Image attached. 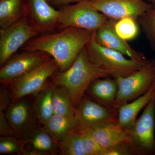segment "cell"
<instances>
[{"instance_id":"cell-4","label":"cell","mask_w":155,"mask_h":155,"mask_svg":"<svg viewBox=\"0 0 155 155\" xmlns=\"http://www.w3.org/2000/svg\"><path fill=\"white\" fill-rule=\"evenodd\" d=\"M118 91L114 107L119 108L144 94L155 81V60H147L140 69L125 77L115 78Z\"/></svg>"},{"instance_id":"cell-19","label":"cell","mask_w":155,"mask_h":155,"mask_svg":"<svg viewBox=\"0 0 155 155\" xmlns=\"http://www.w3.org/2000/svg\"><path fill=\"white\" fill-rule=\"evenodd\" d=\"M155 97V81L146 93L130 102L125 103L118 108V123L124 129L131 126L139 113Z\"/></svg>"},{"instance_id":"cell-10","label":"cell","mask_w":155,"mask_h":155,"mask_svg":"<svg viewBox=\"0 0 155 155\" xmlns=\"http://www.w3.org/2000/svg\"><path fill=\"white\" fill-rule=\"evenodd\" d=\"M47 0H24V17L40 35L61 30L58 10Z\"/></svg>"},{"instance_id":"cell-14","label":"cell","mask_w":155,"mask_h":155,"mask_svg":"<svg viewBox=\"0 0 155 155\" xmlns=\"http://www.w3.org/2000/svg\"><path fill=\"white\" fill-rule=\"evenodd\" d=\"M117 20L108 19L97 30L95 31L96 41L101 45L119 52L129 58L143 62L147 59L142 53L136 51L117 34L114 25Z\"/></svg>"},{"instance_id":"cell-1","label":"cell","mask_w":155,"mask_h":155,"mask_svg":"<svg viewBox=\"0 0 155 155\" xmlns=\"http://www.w3.org/2000/svg\"><path fill=\"white\" fill-rule=\"evenodd\" d=\"M94 32L67 27L55 32L40 35L28 41L20 50L48 53L57 62L59 71L64 72L72 66L80 51L91 39Z\"/></svg>"},{"instance_id":"cell-30","label":"cell","mask_w":155,"mask_h":155,"mask_svg":"<svg viewBox=\"0 0 155 155\" xmlns=\"http://www.w3.org/2000/svg\"><path fill=\"white\" fill-rule=\"evenodd\" d=\"M84 1L89 0H51V4L59 8L61 6L69 5L71 3H78Z\"/></svg>"},{"instance_id":"cell-18","label":"cell","mask_w":155,"mask_h":155,"mask_svg":"<svg viewBox=\"0 0 155 155\" xmlns=\"http://www.w3.org/2000/svg\"><path fill=\"white\" fill-rule=\"evenodd\" d=\"M118 91L117 81L109 76L93 81L86 92L87 96L100 104L108 107H115Z\"/></svg>"},{"instance_id":"cell-2","label":"cell","mask_w":155,"mask_h":155,"mask_svg":"<svg viewBox=\"0 0 155 155\" xmlns=\"http://www.w3.org/2000/svg\"><path fill=\"white\" fill-rule=\"evenodd\" d=\"M110 76L107 71L91 61L85 46L70 68L64 72L58 70L51 78L56 85L63 87L68 91L76 109L93 81Z\"/></svg>"},{"instance_id":"cell-24","label":"cell","mask_w":155,"mask_h":155,"mask_svg":"<svg viewBox=\"0 0 155 155\" xmlns=\"http://www.w3.org/2000/svg\"><path fill=\"white\" fill-rule=\"evenodd\" d=\"M136 20L130 17H124L117 20L114 25L116 33L126 41L136 38L139 32V27Z\"/></svg>"},{"instance_id":"cell-21","label":"cell","mask_w":155,"mask_h":155,"mask_svg":"<svg viewBox=\"0 0 155 155\" xmlns=\"http://www.w3.org/2000/svg\"><path fill=\"white\" fill-rule=\"evenodd\" d=\"M78 125L75 115L65 116L53 114L43 126L58 143L74 131Z\"/></svg>"},{"instance_id":"cell-17","label":"cell","mask_w":155,"mask_h":155,"mask_svg":"<svg viewBox=\"0 0 155 155\" xmlns=\"http://www.w3.org/2000/svg\"><path fill=\"white\" fill-rule=\"evenodd\" d=\"M56 86L52 80H48L42 88L31 95L33 100L30 103L38 124L44 125L54 114L52 97Z\"/></svg>"},{"instance_id":"cell-32","label":"cell","mask_w":155,"mask_h":155,"mask_svg":"<svg viewBox=\"0 0 155 155\" xmlns=\"http://www.w3.org/2000/svg\"><path fill=\"white\" fill-rule=\"evenodd\" d=\"M146 1H149V0H146Z\"/></svg>"},{"instance_id":"cell-15","label":"cell","mask_w":155,"mask_h":155,"mask_svg":"<svg viewBox=\"0 0 155 155\" xmlns=\"http://www.w3.org/2000/svg\"><path fill=\"white\" fill-rule=\"evenodd\" d=\"M5 115L15 134L20 138L37 123L26 97L11 103Z\"/></svg>"},{"instance_id":"cell-7","label":"cell","mask_w":155,"mask_h":155,"mask_svg":"<svg viewBox=\"0 0 155 155\" xmlns=\"http://www.w3.org/2000/svg\"><path fill=\"white\" fill-rule=\"evenodd\" d=\"M58 70L59 68L57 62L54 58H51L14 80L8 86L12 95V103L37 92Z\"/></svg>"},{"instance_id":"cell-8","label":"cell","mask_w":155,"mask_h":155,"mask_svg":"<svg viewBox=\"0 0 155 155\" xmlns=\"http://www.w3.org/2000/svg\"><path fill=\"white\" fill-rule=\"evenodd\" d=\"M39 34L24 17L6 28L0 29V66L2 67L19 48Z\"/></svg>"},{"instance_id":"cell-26","label":"cell","mask_w":155,"mask_h":155,"mask_svg":"<svg viewBox=\"0 0 155 155\" xmlns=\"http://www.w3.org/2000/svg\"><path fill=\"white\" fill-rule=\"evenodd\" d=\"M25 143L16 135L2 136L0 137L1 154L23 155Z\"/></svg>"},{"instance_id":"cell-20","label":"cell","mask_w":155,"mask_h":155,"mask_svg":"<svg viewBox=\"0 0 155 155\" xmlns=\"http://www.w3.org/2000/svg\"><path fill=\"white\" fill-rule=\"evenodd\" d=\"M20 138L25 144L30 145L31 147L38 150L49 153L50 155L60 153L58 143L43 125L37 123Z\"/></svg>"},{"instance_id":"cell-11","label":"cell","mask_w":155,"mask_h":155,"mask_svg":"<svg viewBox=\"0 0 155 155\" xmlns=\"http://www.w3.org/2000/svg\"><path fill=\"white\" fill-rule=\"evenodd\" d=\"M78 128L87 129L99 125L118 122V109L108 107L94 101L84 94L75 110Z\"/></svg>"},{"instance_id":"cell-5","label":"cell","mask_w":155,"mask_h":155,"mask_svg":"<svg viewBox=\"0 0 155 155\" xmlns=\"http://www.w3.org/2000/svg\"><path fill=\"white\" fill-rule=\"evenodd\" d=\"M58 8L61 30L72 27L95 31L109 19L97 11L89 1H82L75 5H66Z\"/></svg>"},{"instance_id":"cell-29","label":"cell","mask_w":155,"mask_h":155,"mask_svg":"<svg viewBox=\"0 0 155 155\" xmlns=\"http://www.w3.org/2000/svg\"><path fill=\"white\" fill-rule=\"evenodd\" d=\"M11 135L16 134L6 118L5 112L0 111V136L2 137Z\"/></svg>"},{"instance_id":"cell-6","label":"cell","mask_w":155,"mask_h":155,"mask_svg":"<svg viewBox=\"0 0 155 155\" xmlns=\"http://www.w3.org/2000/svg\"><path fill=\"white\" fill-rule=\"evenodd\" d=\"M135 155L155 153V97L144 108L141 116L125 129Z\"/></svg>"},{"instance_id":"cell-25","label":"cell","mask_w":155,"mask_h":155,"mask_svg":"<svg viewBox=\"0 0 155 155\" xmlns=\"http://www.w3.org/2000/svg\"><path fill=\"white\" fill-rule=\"evenodd\" d=\"M137 20L151 47L155 51V7L147 11Z\"/></svg>"},{"instance_id":"cell-33","label":"cell","mask_w":155,"mask_h":155,"mask_svg":"<svg viewBox=\"0 0 155 155\" xmlns=\"http://www.w3.org/2000/svg\"><path fill=\"white\" fill-rule=\"evenodd\" d=\"M154 155H155V154H154Z\"/></svg>"},{"instance_id":"cell-16","label":"cell","mask_w":155,"mask_h":155,"mask_svg":"<svg viewBox=\"0 0 155 155\" xmlns=\"http://www.w3.org/2000/svg\"><path fill=\"white\" fill-rule=\"evenodd\" d=\"M81 130L89 133L97 143L104 150L125 143L131 144L126 131L118 122H111Z\"/></svg>"},{"instance_id":"cell-3","label":"cell","mask_w":155,"mask_h":155,"mask_svg":"<svg viewBox=\"0 0 155 155\" xmlns=\"http://www.w3.org/2000/svg\"><path fill=\"white\" fill-rule=\"evenodd\" d=\"M94 32L86 45L89 57L93 63L114 78L130 75L140 69L147 61L141 62L127 59L122 53L101 45L96 40Z\"/></svg>"},{"instance_id":"cell-28","label":"cell","mask_w":155,"mask_h":155,"mask_svg":"<svg viewBox=\"0 0 155 155\" xmlns=\"http://www.w3.org/2000/svg\"><path fill=\"white\" fill-rule=\"evenodd\" d=\"M12 103V95L8 87L2 85L0 87V111L5 112Z\"/></svg>"},{"instance_id":"cell-9","label":"cell","mask_w":155,"mask_h":155,"mask_svg":"<svg viewBox=\"0 0 155 155\" xmlns=\"http://www.w3.org/2000/svg\"><path fill=\"white\" fill-rule=\"evenodd\" d=\"M51 58L48 53L39 51H22L14 54L1 67L0 82L2 85L8 87Z\"/></svg>"},{"instance_id":"cell-31","label":"cell","mask_w":155,"mask_h":155,"mask_svg":"<svg viewBox=\"0 0 155 155\" xmlns=\"http://www.w3.org/2000/svg\"><path fill=\"white\" fill-rule=\"evenodd\" d=\"M47 2L48 3H49L50 4H51V0H47Z\"/></svg>"},{"instance_id":"cell-23","label":"cell","mask_w":155,"mask_h":155,"mask_svg":"<svg viewBox=\"0 0 155 155\" xmlns=\"http://www.w3.org/2000/svg\"><path fill=\"white\" fill-rule=\"evenodd\" d=\"M53 114L65 116H75L72 97L66 88L56 85L52 97Z\"/></svg>"},{"instance_id":"cell-12","label":"cell","mask_w":155,"mask_h":155,"mask_svg":"<svg viewBox=\"0 0 155 155\" xmlns=\"http://www.w3.org/2000/svg\"><path fill=\"white\" fill-rule=\"evenodd\" d=\"M93 6L108 19L118 20L130 17L137 20L153 8L146 0H89Z\"/></svg>"},{"instance_id":"cell-22","label":"cell","mask_w":155,"mask_h":155,"mask_svg":"<svg viewBox=\"0 0 155 155\" xmlns=\"http://www.w3.org/2000/svg\"><path fill=\"white\" fill-rule=\"evenodd\" d=\"M24 16V0H0V28H7Z\"/></svg>"},{"instance_id":"cell-27","label":"cell","mask_w":155,"mask_h":155,"mask_svg":"<svg viewBox=\"0 0 155 155\" xmlns=\"http://www.w3.org/2000/svg\"><path fill=\"white\" fill-rule=\"evenodd\" d=\"M103 155H135V154L131 144L125 143L105 150Z\"/></svg>"},{"instance_id":"cell-13","label":"cell","mask_w":155,"mask_h":155,"mask_svg":"<svg viewBox=\"0 0 155 155\" xmlns=\"http://www.w3.org/2000/svg\"><path fill=\"white\" fill-rule=\"evenodd\" d=\"M58 144L61 155H103L104 151L89 133L77 127Z\"/></svg>"}]
</instances>
